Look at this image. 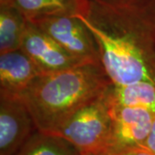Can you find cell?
<instances>
[{
  "label": "cell",
  "mask_w": 155,
  "mask_h": 155,
  "mask_svg": "<svg viewBox=\"0 0 155 155\" xmlns=\"http://www.w3.org/2000/svg\"><path fill=\"white\" fill-rule=\"evenodd\" d=\"M79 17L112 83L155 84V0H89L86 14Z\"/></svg>",
  "instance_id": "1"
},
{
  "label": "cell",
  "mask_w": 155,
  "mask_h": 155,
  "mask_svg": "<svg viewBox=\"0 0 155 155\" xmlns=\"http://www.w3.org/2000/svg\"><path fill=\"white\" fill-rule=\"evenodd\" d=\"M111 83L101 64L86 63L39 75L18 98L27 106L38 131L54 134L75 111Z\"/></svg>",
  "instance_id": "2"
},
{
  "label": "cell",
  "mask_w": 155,
  "mask_h": 155,
  "mask_svg": "<svg viewBox=\"0 0 155 155\" xmlns=\"http://www.w3.org/2000/svg\"><path fill=\"white\" fill-rule=\"evenodd\" d=\"M111 124V109L105 89L75 111L54 134L67 140L81 155L107 153Z\"/></svg>",
  "instance_id": "3"
},
{
  "label": "cell",
  "mask_w": 155,
  "mask_h": 155,
  "mask_svg": "<svg viewBox=\"0 0 155 155\" xmlns=\"http://www.w3.org/2000/svg\"><path fill=\"white\" fill-rule=\"evenodd\" d=\"M32 22L73 57L86 63L102 65L97 43L79 16H56Z\"/></svg>",
  "instance_id": "4"
},
{
  "label": "cell",
  "mask_w": 155,
  "mask_h": 155,
  "mask_svg": "<svg viewBox=\"0 0 155 155\" xmlns=\"http://www.w3.org/2000/svg\"><path fill=\"white\" fill-rule=\"evenodd\" d=\"M20 49L33 61L41 74L61 72L86 64L71 55L51 36L28 20Z\"/></svg>",
  "instance_id": "5"
},
{
  "label": "cell",
  "mask_w": 155,
  "mask_h": 155,
  "mask_svg": "<svg viewBox=\"0 0 155 155\" xmlns=\"http://www.w3.org/2000/svg\"><path fill=\"white\" fill-rule=\"evenodd\" d=\"M110 109L112 124L107 153L141 147L149 135L154 113L136 108Z\"/></svg>",
  "instance_id": "6"
},
{
  "label": "cell",
  "mask_w": 155,
  "mask_h": 155,
  "mask_svg": "<svg viewBox=\"0 0 155 155\" xmlns=\"http://www.w3.org/2000/svg\"><path fill=\"white\" fill-rule=\"evenodd\" d=\"M37 128L18 97H0V155H17Z\"/></svg>",
  "instance_id": "7"
},
{
  "label": "cell",
  "mask_w": 155,
  "mask_h": 155,
  "mask_svg": "<svg viewBox=\"0 0 155 155\" xmlns=\"http://www.w3.org/2000/svg\"><path fill=\"white\" fill-rule=\"evenodd\" d=\"M41 73L21 49L0 54V97H18Z\"/></svg>",
  "instance_id": "8"
},
{
  "label": "cell",
  "mask_w": 155,
  "mask_h": 155,
  "mask_svg": "<svg viewBox=\"0 0 155 155\" xmlns=\"http://www.w3.org/2000/svg\"><path fill=\"white\" fill-rule=\"evenodd\" d=\"M110 108H136L155 114V84L139 81L126 84L111 83L106 88Z\"/></svg>",
  "instance_id": "9"
},
{
  "label": "cell",
  "mask_w": 155,
  "mask_h": 155,
  "mask_svg": "<svg viewBox=\"0 0 155 155\" xmlns=\"http://www.w3.org/2000/svg\"><path fill=\"white\" fill-rule=\"evenodd\" d=\"M17 7L30 22L56 16H84L89 0H16Z\"/></svg>",
  "instance_id": "10"
},
{
  "label": "cell",
  "mask_w": 155,
  "mask_h": 155,
  "mask_svg": "<svg viewBox=\"0 0 155 155\" xmlns=\"http://www.w3.org/2000/svg\"><path fill=\"white\" fill-rule=\"evenodd\" d=\"M27 22L17 5L0 6V54L21 48Z\"/></svg>",
  "instance_id": "11"
},
{
  "label": "cell",
  "mask_w": 155,
  "mask_h": 155,
  "mask_svg": "<svg viewBox=\"0 0 155 155\" xmlns=\"http://www.w3.org/2000/svg\"><path fill=\"white\" fill-rule=\"evenodd\" d=\"M17 155H81L67 140L54 134L35 131Z\"/></svg>",
  "instance_id": "12"
},
{
  "label": "cell",
  "mask_w": 155,
  "mask_h": 155,
  "mask_svg": "<svg viewBox=\"0 0 155 155\" xmlns=\"http://www.w3.org/2000/svg\"><path fill=\"white\" fill-rule=\"evenodd\" d=\"M145 149L148 150L150 153H152L153 154L155 155V119L153 123V126L151 128L149 135L147 138L144 144L142 145V147Z\"/></svg>",
  "instance_id": "13"
},
{
  "label": "cell",
  "mask_w": 155,
  "mask_h": 155,
  "mask_svg": "<svg viewBox=\"0 0 155 155\" xmlns=\"http://www.w3.org/2000/svg\"><path fill=\"white\" fill-rule=\"evenodd\" d=\"M107 155H153L148 150L143 147H134L130 149L123 150L121 152H117L114 153H107Z\"/></svg>",
  "instance_id": "14"
},
{
  "label": "cell",
  "mask_w": 155,
  "mask_h": 155,
  "mask_svg": "<svg viewBox=\"0 0 155 155\" xmlns=\"http://www.w3.org/2000/svg\"><path fill=\"white\" fill-rule=\"evenodd\" d=\"M17 5L16 0H0V6Z\"/></svg>",
  "instance_id": "15"
},
{
  "label": "cell",
  "mask_w": 155,
  "mask_h": 155,
  "mask_svg": "<svg viewBox=\"0 0 155 155\" xmlns=\"http://www.w3.org/2000/svg\"><path fill=\"white\" fill-rule=\"evenodd\" d=\"M90 1H94V2H109V1H113V0H90Z\"/></svg>",
  "instance_id": "16"
},
{
  "label": "cell",
  "mask_w": 155,
  "mask_h": 155,
  "mask_svg": "<svg viewBox=\"0 0 155 155\" xmlns=\"http://www.w3.org/2000/svg\"><path fill=\"white\" fill-rule=\"evenodd\" d=\"M98 155H107V153H102V154H98Z\"/></svg>",
  "instance_id": "17"
}]
</instances>
